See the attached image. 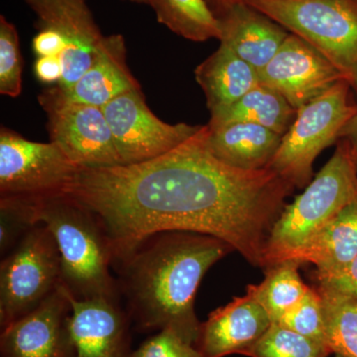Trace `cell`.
I'll return each instance as SVG.
<instances>
[{
    "mask_svg": "<svg viewBox=\"0 0 357 357\" xmlns=\"http://www.w3.org/2000/svg\"><path fill=\"white\" fill-rule=\"evenodd\" d=\"M294 187L269 168L243 171L208 151L206 126L180 146L132 164L81 168L66 190L95 213L114 261L161 231L222 239L265 268L268 239Z\"/></svg>",
    "mask_w": 357,
    "mask_h": 357,
    "instance_id": "6da1fadb",
    "label": "cell"
},
{
    "mask_svg": "<svg viewBox=\"0 0 357 357\" xmlns=\"http://www.w3.org/2000/svg\"><path fill=\"white\" fill-rule=\"evenodd\" d=\"M232 250L206 234L161 231L115 260L119 294L136 331L170 330L196 345L202 325L195 311L197 291L208 270Z\"/></svg>",
    "mask_w": 357,
    "mask_h": 357,
    "instance_id": "7a4b0ae2",
    "label": "cell"
},
{
    "mask_svg": "<svg viewBox=\"0 0 357 357\" xmlns=\"http://www.w3.org/2000/svg\"><path fill=\"white\" fill-rule=\"evenodd\" d=\"M32 203L35 220L48 227L57 243L62 286L68 293L79 301H121L110 272L114 258L109 238L95 213L66 192Z\"/></svg>",
    "mask_w": 357,
    "mask_h": 357,
    "instance_id": "3957f363",
    "label": "cell"
},
{
    "mask_svg": "<svg viewBox=\"0 0 357 357\" xmlns=\"http://www.w3.org/2000/svg\"><path fill=\"white\" fill-rule=\"evenodd\" d=\"M357 199V169L349 145L340 140L332 158L286 206L268 239L265 268L290 259L330 222Z\"/></svg>",
    "mask_w": 357,
    "mask_h": 357,
    "instance_id": "277c9868",
    "label": "cell"
},
{
    "mask_svg": "<svg viewBox=\"0 0 357 357\" xmlns=\"http://www.w3.org/2000/svg\"><path fill=\"white\" fill-rule=\"evenodd\" d=\"M325 56L357 88V0H245Z\"/></svg>",
    "mask_w": 357,
    "mask_h": 357,
    "instance_id": "5b68a950",
    "label": "cell"
},
{
    "mask_svg": "<svg viewBox=\"0 0 357 357\" xmlns=\"http://www.w3.org/2000/svg\"><path fill=\"white\" fill-rule=\"evenodd\" d=\"M351 89L347 79H340L301 107L268 168L294 188L309 185L314 160L340 140L342 128L357 112Z\"/></svg>",
    "mask_w": 357,
    "mask_h": 357,
    "instance_id": "8992f818",
    "label": "cell"
},
{
    "mask_svg": "<svg viewBox=\"0 0 357 357\" xmlns=\"http://www.w3.org/2000/svg\"><path fill=\"white\" fill-rule=\"evenodd\" d=\"M62 285L57 243L37 223L0 263V326L34 311Z\"/></svg>",
    "mask_w": 357,
    "mask_h": 357,
    "instance_id": "52a82bcc",
    "label": "cell"
},
{
    "mask_svg": "<svg viewBox=\"0 0 357 357\" xmlns=\"http://www.w3.org/2000/svg\"><path fill=\"white\" fill-rule=\"evenodd\" d=\"M56 143L0 130V198L38 199L63 194L79 171Z\"/></svg>",
    "mask_w": 357,
    "mask_h": 357,
    "instance_id": "ba28073f",
    "label": "cell"
},
{
    "mask_svg": "<svg viewBox=\"0 0 357 357\" xmlns=\"http://www.w3.org/2000/svg\"><path fill=\"white\" fill-rule=\"evenodd\" d=\"M48 119L49 134L79 168L122 165L102 107L70 102L54 88L39 96Z\"/></svg>",
    "mask_w": 357,
    "mask_h": 357,
    "instance_id": "9c48e42d",
    "label": "cell"
},
{
    "mask_svg": "<svg viewBox=\"0 0 357 357\" xmlns=\"http://www.w3.org/2000/svg\"><path fill=\"white\" fill-rule=\"evenodd\" d=\"M102 110L122 165L142 163L168 153L203 126L162 121L148 107L141 89L121 93L103 105Z\"/></svg>",
    "mask_w": 357,
    "mask_h": 357,
    "instance_id": "30bf717a",
    "label": "cell"
},
{
    "mask_svg": "<svg viewBox=\"0 0 357 357\" xmlns=\"http://www.w3.org/2000/svg\"><path fill=\"white\" fill-rule=\"evenodd\" d=\"M258 77L260 84L280 93L296 110L347 79L325 56L292 33Z\"/></svg>",
    "mask_w": 357,
    "mask_h": 357,
    "instance_id": "8fae6325",
    "label": "cell"
},
{
    "mask_svg": "<svg viewBox=\"0 0 357 357\" xmlns=\"http://www.w3.org/2000/svg\"><path fill=\"white\" fill-rule=\"evenodd\" d=\"M72 304L62 285L34 311L2 328L1 357H75Z\"/></svg>",
    "mask_w": 357,
    "mask_h": 357,
    "instance_id": "7c38bea8",
    "label": "cell"
},
{
    "mask_svg": "<svg viewBox=\"0 0 357 357\" xmlns=\"http://www.w3.org/2000/svg\"><path fill=\"white\" fill-rule=\"evenodd\" d=\"M36 14V27L55 30L65 42L64 76L58 88L67 89L89 70L105 41L86 0H25Z\"/></svg>",
    "mask_w": 357,
    "mask_h": 357,
    "instance_id": "4fadbf2b",
    "label": "cell"
},
{
    "mask_svg": "<svg viewBox=\"0 0 357 357\" xmlns=\"http://www.w3.org/2000/svg\"><path fill=\"white\" fill-rule=\"evenodd\" d=\"M69 297L75 357H134L132 323L121 301L105 298L79 301L70 294Z\"/></svg>",
    "mask_w": 357,
    "mask_h": 357,
    "instance_id": "5bb4252c",
    "label": "cell"
},
{
    "mask_svg": "<svg viewBox=\"0 0 357 357\" xmlns=\"http://www.w3.org/2000/svg\"><path fill=\"white\" fill-rule=\"evenodd\" d=\"M272 325L266 310L246 292L211 312L201 325L196 347L206 357L245 356Z\"/></svg>",
    "mask_w": 357,
    "mask_h": 357,
    "instance_id": "9a60e30c",
    "label": "cell"
},
{
    "mask_svg": "<svg viewBox=\"0 0 357 357\" xmlns=\"http://www.w3.org/2000/svg\"><path fill=\"white\" fill-rule=\"evenodd\" d=\"M220 45L234 52L257 72L274 57L290 32L248 2L220 16Z\"/></svg>",
    "mask_w": 357,
    "mask_h": 357,
    "instance_id": "2e32d148",
    "label": "cell"
},
{
    "mask_svg": "<svg viewBox=\"0 0 357 357\" xmlns=\"http://www.w3.org/2000/svg\"><path fill=\"white\" fill-rule=\"evenodd\" d=\"M56 91L70 102L102 107L131 89H141L126 65V41L121 35L105 36L89 70L70 88Z\"/></svg>",
    "mask_w": 357,
    "mask_h": 357,
    "instance_id": "e0dca14e",
    "label": "cell"
},
{
    "mask_svg": "<svg viewBox=\"0 0 357 357\" xmlns=\"http://www.w3.org/2000/svg\"><path fill=\"white\" fill-rule=\"evenodd\" d=\"M282 137L270 129L248 122L206 126L208 151L225 165L243 171L268 168L280 146Z\"/></svg>",
    "mask_w": 357,
    "mask_h": 357,
    "instance_id": "ac0fdd59",
    "label": "cell"
},
{
    "mask_svg": "<svg viewBox=\"0 0 357 357\" xmlns=\"http://www.w3.org/2000/svg\"><path fill=\"white\" fill-rule=\"evenodd\" d=\"M195 77L206 95L211 116L229 109L259 84L257 70L222 45L196 68Z\"/></svg>",
    "mask_w": 357,
    "mask_h": 357,
    "instance_id": "d6986e66",
    "label": "cell"
},
{
    "mask_svg": "<svg viewBox=\"0 0 357 357\" xmlns=\"http://www.w3.org/2000/svg\"><path fill=\"white\" fill-rule=\"evenodd\" d=\"M357 256V199L326 223L318 234L288 260L312 263L316 273H330Z\"/></svg>",
    "mask_w": 357,
    "mask_h": 357,
    "instance_id": "ffe728a7",
    "label": "cell"
},
{
    "mask_svg": "<svg viewBox=\"0 0 357 357\" xmlns=\"http://www.w3.org/2000/svg\"><path fill=\"white\" fill-rule=\"evenodd\" d=\"M296 114L297 110L284 96L259 84L229 109L211 116L208 126L248 122L261 126L283 136L292 126Z\"/></svg>",
    "mask_w": 357,
    "mask_h": 357,
    "instance_id": "44dd1931",
    "label": "cell"
},
{
    "mask_svg": "<svg viewBox=\"0 0 357 357\" xmlns=\"http://www.w3.org/2000/svg\"><path fill=\"white\" fill-rule=\"evenodd\" d=\"M157 20L169 30L187 40L204 42L220 40V18L206 0H148Z\"/></svg>",
    "mask_w": 357,
    "mask_h": 357,
    "instance_id": "7402d4cb",
    "label": "cell"
},
{
    "mask_svg": "<svg viewBox=\"0 0 357 357\" xmlns=\"http://www.w3.org/2000/svg\"><path fill=\"white\" fill-rule=\"evenodd\" d=\"M300 265L296 260L276 263L265 269L266 275L261 283L248 287V292L266 310L273 324L278 323L309 289L301 278Z\"/></svg>",
    "mask_w": 357,
    "mask_h": 357,
    "instance_id": "603a6c76",
    "label": "cell"
},
{
    "mask_svg": "<svg viewBox=\"0 0 357 357\" xmlns=\"http://www.w3.org/2000/svg\"><path fill=\"white\" fill-rule=\"evenodd\" d=\"M318 290L323 300L326 345L335 356L357 357V301Z\"/></svg>",
    "mask_w": 357,
    "mask_h": 357,
    "instance_id": "cb8c5ba5",
    "label": "cell"
},
{
    "mask_svg": "<svg viewBox=\"0 0 357 357\" xmlns=\"http://www.w3.org/2000/svg\"><path fill=\"white\" fill-rule=\"evenodd\" d=\"M328 345L293 332L277 324L248 352L249 357H328Z\"/></svg>",
    "mask_w": 357,
    "mask_h": 357,
    "instance_id": "d4e9b609",
    "label": "cell"
},
{
    "mask_svg": "<svg viewBox=\"0 0 357 357\" xmlns=\"http://www.w3.org/2000/svg\"><path fill=\"white\" fill-rule=\"evenodd\" d=\"M23 59L13 23L0 16V93L17 98L22 91Z\"/></svg>",
    "mask_w": 357,
    "mask_h": 357,
    "instance_id": "484cf974",
    "label": "cell"
},
{
    "mask_svg": "<svg viewBox=\"0 0 357 357\" xmlns=\"http://www.w3.org/2000/svg\"><path fill=\"white\" fill-rule=\"evenodd\" d=\"M37 225L32 199L0 198V255H8Z\"/></svg>",
    "mask_w": 357,
    "mask_h": 357,
    "instance_id": "4316f807",
    "label": "cell"
},
{
    "mask_svg": "<svg viewBox=\"0 0 357 357\" xmlns=\"http://www.w3.org/2000/svg\"><path fill=\"white\" fill-rule=\"evenodd\" d=\"M277 325L326 345L323 300L318 289L309 287L304 297L282 317Z\"/></svg>",
    "mask_w": 357,
    "mask_h": 357,
    "instance_id": "83f0119b",
    "label": "cell"
},
{
    "mask_svg": "<svg viewBox=\"0 0 357 357\" xmlns=\"http://www.w3.org/2000/svg\"><path fill=\"white\" fill-rule=\"evenodd\" d=\"M134 357H206L177 333L163 330L148 338L134 351Z\"/></svg>",
    "mask_w": 357,
    "mask_h": 357,
    "instance_id": "f1b7e54d",
    "label": "cell"
},
{
    "mask_svg": "<svg viewBox=\"0 0 357 357\" xmlns=\"http://www.w3.org/2000/svg\"><path fill=\"white\" fill-rule=\"evenodd\" d=\"M319 290L357 301V256L349 264L330 273H314Z\"/></svg>",
    "mask_w": 357,
    "mask_h": 357,
    "instance_id": "f546056e",
    "label": "cell"
},
{
    "mask_svg": "<svg viewBox=\"0 0 357 357\" xmlns=\"http://www.w3.org/2000/svg\"><path fill=\"white\" fill-rule=\"evenodd\" d=\"M38 33L32 41V48L37 57L60 56L65 51V42L58 32L51 28L38 27Z\"/></svg>",
    "mask_w": 357,
    "mask_h": 357,
    "instance_id": "4dcf8cb0",
    "label": "cell"
},
{
    "mask_svg": "<svg viewBox=\"0 0 357 357\" xmlns=\"http://www.w3.org/2000/svg\"><path fill=\"white\" fill-rule=\"evenodd\" d=\"M35 76L41 83H60L64 76V64L60 56L37 57L34 64Z\"/></svg>",
    "mask_w": 357,
    "mask_h": 357,
    "instance_id": "1f68e13d",
    "label": "cell"
},
{
    "mask_svg": "<svg viewBox=\"0 0 357 357\" xmlns=\"http://www.w3.org/2000/svg\"><path fill=\"white\" fill-rule=\"evenodd\" d=\"M340 140L345 141L351 147L352 153L357 154V112L342 128Z\"/></svg>",
    "mask_w": 357,
    "mask_h": 357,
    "instance_id": "d6a6232c",
    "label": "cell"
},
{
    "mask_svg": "<svg viewBox=\"0 0 357 357\" xmlns=\"http://www.w3.org/2000/svg\"><path fill=\"white\" fill-rule=\"evenodd\" d=\"M206 1L208 2V6L211 7L213 13L220 18L232 6L241 3L245 0H206Z\"/></svg>",
    "mask_w": 357,
    "mask_h": 357,
    "instance_id": "836d02e7",
    "label": "cell"
},
{
    "mask_svg": "<svg viewBox=\"0 0 357 357\" xmlns=\"http://www.w3.org/2000/svg\"><path fill=\"white\" fill-rule=\"evenodd\" d=\"M128 1L135 2V3L148 4V0H128Z\"/></svg>",
    "mask_w": 357,
    "mask_h": 357,
    "instance_id": "e575fe53",
    "label": "cell"
},
{
    "mask_svg": "<svg viewBox=\"0 0 357 357\" xmlns=\"http://www.w3.org/2000/svg\"><path fill=\"white\" fill-rule=\"evenodd\" d=\"M352 154H354V162H356V169H357V154H354V153H352Z\"/></svg>",
    "mask_w": 357,
    "mask_h": 357,
    "instance_id": "d590c367",
    "label": "cell"
},
{
    "mask_svg": "<svg viewBox=\"0 0 357 357\" xmlns=\"http://www.w3.org/2000/svg\"><path fill=\"white\" fill-rule=\"evenodd\" d=\"M335 357H340V356H335Z\"/></svg>",
    "mask_w": 357,
    "mask_h": 357,
    "instance_id": "8d00e7d4",
    "label": "cell"
}]
</instances>
